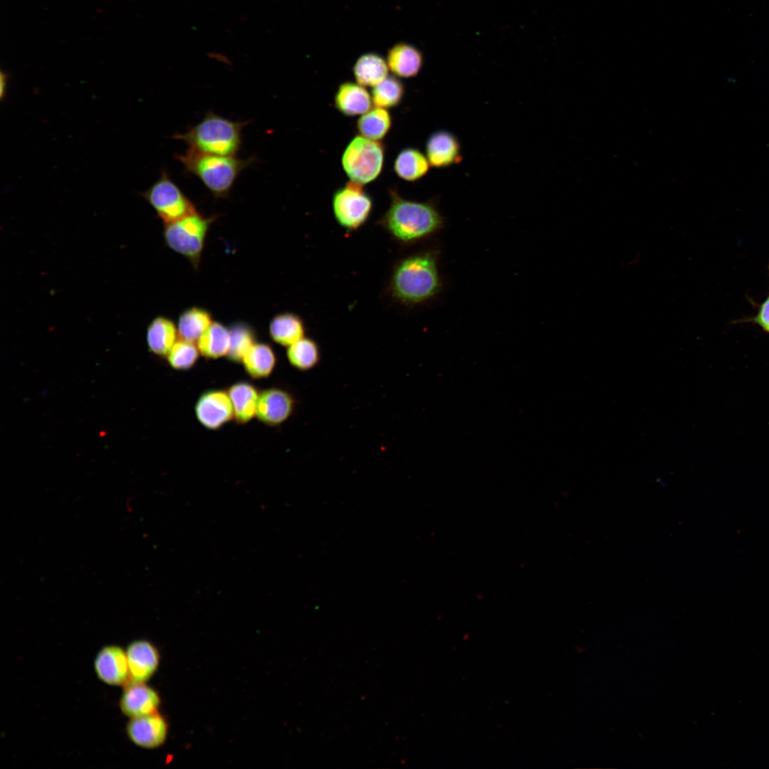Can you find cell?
I'll return each instance as SVG.
<instances>
[{"mask_svg":"<svg viewBox=\"0 0 769 769\" xmlns=\"http://www.w3.org/2000/svg\"><path fill=\"white\" fill-rule=\"evenodd\" d=\"M389 194V205L378 223L394 239L411 243L441 227L442 219L433 204L406 199L394 189Z\"/></svg>","mask_w":769,"mask_h":769,"instance_id":"cell-1","label":"cell"},{"mask_svg":"<svg viewBox=\"0 0 769 769\" xmlns=\"http://www.w3.org/2000/svg\"><path fill=\"white\" fill-rule=\"evenodd\" d=\"M249 122L234 121L209 110L197 124L172 138L183 141L187 150L194 152L236 156L241 147L243 128Z\"/></svg>","mask_w":769,"mask_h":769,"instance_id":"cell-2","label":"cell"},{"mask_svg":"<svg viewBox=\"0 0 769 769\" xmlns=\"http://www.w3.org/2000/svg\"><path fill=\"white\" fill-rule=\"evenodd\" d=\"M440 281L434 256L421 253L400 260L389 283L392 295L405 305L424 302L439 290Z\"/></svg>","mask_w":769,"mask_h":769,"instance_id":"cell-3","label":"cell"},{"mask_svg":"<svg viewBox=\"0 0 769 769\" xmlns=\"http://www.w3.org/2000/svg\"><path fill=\"white\" fill-rule=\"evenodd\" d=\"M175 159L189 174L197 177L215 199L228 198L239 174L256 161L255 157L240 159L194 152L177 153Z\"/></svg>","mask_w":769,"mask_h":769,"instance_id":"cell-4","label":"cell"},{"mask_svg":"<svg viewBox=\"0 0 769 769\" xmlns=\"http://www.w3.org/2000/svg\"><path fill=\"white\" fill-rule=\"evenodd\" d=\"M219 215L206 216L197 211L179 220L164 224L165 245L185 258L194 270L199 267L208 232Z\"/></svg>","mask_w":769,"mask_h":769,"instance_id":"cell-5","label":"cell"},{"mask_svg":"<svg viewBox=\"0 0 769 769\" xmlns=\"http://www.w3.org/2000/svg\"><path fill=\"white\" fill-rule=\"evenodd\" d=\"M384 146L381 142L360 135L349 142L342 156V165L350 180L365 184L381 173Z\"/></svg>","mask_w":769,"mask_h":769,"instance_id":"cell-6","label":"cell"},{"mask_svg":"<svg viewBox=\"0 0 769 769\" xmlns=\"http://www.w3.org/2000/svg\"><path fill=\"white\" fill-rule=\"evenodd\" d=\"M142 197L155 211L163 224L171 223L197 211L194 202L162 169L159 177L145 192Z\"/></svg>","mask_w":769,"mask_h":769,"instance_id":"cell-7","label":"cell"},{"mask_svg":"<svg viewBox=\"0 0 769 769\" xmlns=\"http://www.w3.org/2000/svg\"><path fill=\"white\" fill-rule=\"evenodd\" d=\"M372 199L363 184L349 181L333 195L332 207L338 224L347 231H355L367 221L372 209Z\"/></svg>","mask_w":769,"mask_h":769,"instance_id":"cell-8","label":"cell"},{"mask_svg":"<svg viewBox=\"0 0 769 769\" xmlns=\"http://www.w3.org/2000/svg\"><path fill=\"white\" fill-rule=\"evenodd\" d=\"M93 668L99 680L113 686H124L130 681L125 649L117 644L103 647L96 654Z\"/></svg>","mask_w":769,"mask_h":769,"instance_id":"cell-9","label":"cell"},{"mask_svg":"<svg viewBox=\"0 0 769 769\" xmlns=\"http://www.w3.org/2000/svg\"><path fill=\"white\" fill-rule=\"evenodd\" d=\"M194 412L199 422L205 428L216 430L234 419V409L227 391L210 389L197 399Z\"/></svg>","mask_w":769,"mask_h":769,"instance_id":"cell-10","label":"cell"},{"mask_svg":"<svg viewBox=\"0 0 769 769\" xmlns=\"http://www.w3.org/2000/svg\"><path fill=\"white\" fill-rule=\"evenodd\" d=\"M168 729L166 718L158 711L129 718L125 732L134 745L145 749H154L164 744Z\"/></svg>","mask_w":769,"mask_h":769,"instance_id":"cell-11","label":"cell"},{"mask_svg":"<svg viewBox=\"0 0 769 769\" xmlns=\"http://www.w3.org/2000/svg\"><path fill=\"white\" fill-rule=\"evenodd\" d=\"M122 688L119 708L125 716L132 718L159 711L160 696L145 682L130 681Z\"/></svg>","mask_w":769,"mask_h":769,"instance_id":"cell-12","label":"cell"},{"mask_svg":"<svg viewBox=\"0 0 769 769\" xmlns=\"http://www.w3.org/2000/svg\"><path fill=\"white\" fill-rule=\"evenodd\" d=\"M295 405L290 392L280 387H269L259 394L256 416L268 426H278L292 415Z\"/></svg>","mask_w":769,"mask_h":769,"instance_id":"cell-13","label":"cell"},{"mask_svg":"<svg viewBox=\"0 0 769 769\" xmlns=\"http://www.w3.org/2000/svg\"><path fill=\"white\" fill-rule=\"evenodd\" d=\"M130 681L147 682L157 671L160 654L157 647L145 639H135L125 648Z\"/></svg>","mask_w":769,"mask_h":769,"instance_id":"cell-14","label":"cell"},{"mask_svg":"<svg viewBox=\"0 0 769 769\" xmlns=\"http://www.w3.org/2000/svg\"><path fill=\"white\" fill-rule=\"evenodd\" d=\"M426 156L431 167L446 168L461 162V146L451 132L439 130L432 132L426 142Z\"/></svg>","mask_w":769,"mask_h":769,"instance_id":"cell-15","label":"cell"},{"mask_svg":"<svg viewBox=\"0 0 769 769\" xmlns=\"http://www.w3.org/2000/svg\"><path fill=\"white\" fill-rule=\"evenodd\" d=\"M372 96L361 85L352 82L341 83L335 93L334 104L345 116L363 115L372 107Z\"/></svg>","mask_w":769,"mask_h":769,"instance_id":"cell-16","label":"cell"},{"mask_svg":"<svg viewBox=\"0 0 769 769\" xmlns=\"http://www.w3.org/2000/svg\"><path fill=\"white\" fill-rule=\"evenodd\" d=\"M178 339L177 325L166 316H156L147 328L146 342L148 349L157 356L167 357Z\"/></svg>","mask_w":769,"mask_h":769,"instance_id":"cell-17","label":"cell"},{"mask_svg":"<svg viewBox=\"0 0 769 769\" xmlns=\"http://www.w3.org/2000/svg\"><path fill=\"white\" fill-rule=\"evenodd\" d=\"M233 409L234 419L238 424H246L256 415L260 392L248 382H238L227 389Z\"/></svg>","mask_w":769,"mask_h":769,"instance_id":"cell-18","label":"cell"},{"mask_svg":"<svg viewBox=\"0 0 769 769\" xmlns=\"http://www.w3.org/2000/svg\"><path fill=\"white\" fill-rule=\"evenodd\" d=\"M387 63L395 75L411 78L416 76L421 70L423 56L414 46L404 43H398L389 50Z\"/></svg>","mask_w":769,"mask_h":769,"instance_id":"cell-19","label":"cell"},{"mask_svg":"<svg viewBox=\"0 0 769 769\" xmlns=\"http://www.w3.org/2000/svg\"><path fill=\"white\" fill-rule=\"evenodd\" d=\"M303 319L293 313H281L273 316L269 323L268 334L276 343L288 347L305 337Z\"/></svg>","mask_w":769,"mask_h":769,"instance_id":"cell-20","label":"cell"},{"mask_svg":"<svg viewBox=\"0 0 769 769\" xmlns=\"http://www.w3.org/2000/svg\"><path fill=\"white\" fill-rule=\"evenodd\" d=\"M246 372L253 379L268 377L276 364V355L271 346L265 342H255L241 361Z\"/></svg>","mask_w":769,"mask_h":769,"instance_id":"cell-21","label":"cell"},{"mask_svg":"<svg viewBox=\"0 0 769 769\" xmlns=\"http://www.w3.org/2000/svg\"><path fill=\"white\" fill-rule=\"evenodd\" d=\"M200 354L207 359H218L226 356L230 347L229 327L220 322L213 321L197 342Z\"/></svg>","mask_w":769,"mask_h":769,"instance_id":"cell-22","label":"cell"},{"mask_svg":"<svg viewBox=\"0 0 769 769\" xmlns=\"http://www.w3.org/2000/svg\"><path fill=\"white\" fill-rule=\"evenodd\" d=\"M213 321L211 313L206 309L197 306L188 308L178 317L179 338L197 343Z\"/></svg>","mask_w":769,"mask_h":769,"instance_id":"cell-23","label":"cell"},{"mask_svg":"<svg viewBox=\"0 0 769 769\" xmlns=\"http://www.w3.org/2000/svg\"><path fill=\"white\" fill-rule=\"evenodd\" d=\"M431 165L419 149L407 147L399 152L394 162V170L399 177L415 182L425 176Z\"/></svg>","mask_w":769,"mask_h":769,"instance_id":"cell-24","label":"cell"},{"mask_svg":"<svg viewBox=\"0 0 769 769\" xmlns=\"http://www.w3.org/2000/svg\"><path fill=\"white\" fill-rule=\"evenodd\" d=\"M387 61L375 53L361 56L353 66V74L357 83L363 87H375L388 76Z\"/></svg>","mask_w":769,"mask_h":769,"instance_id":"cell-25","label":"cell"},{"mask_svg":"<svg viewBox=\"0 0 769 769\" xmlns=\"http://www.w3.org/2000/svg\"><path fill=\"white\" fill-rule=\"evenodd\" d=\"M392 125V117L385 108L375 107L363 114L357 121L356 128L360 135L380 141L387 134Z\"/></svg>","mask_w":769,"mask_h":769,"instance_id":"cell-26","label":"cell"},{"mask_svg":"<svg viewBox=\"0 0 769 769\" xmlns=\"http://www.w3.org/2000/svg\"><path fill=\"white\" fill-rule=\"evenodd\" d=\"M286 357L289 363L301 371L314 367L320 361V350L311 338H303L287 347Z\"/></svg>","mask_w":769,"mask_h":769,"instance_id":"cell-27","label":"cell"},{"mask_svg":"<svg viewBox=\"0 0 769 769\" xmlns=\"http://www.w3.org/2000/svg\"><path fill=\"white\" fill-rule=\"evenodd\" d=\"M230 347L227 358L234 362H241L244 355L256 342V334L251 325L237 321L229 327Z\"/></svg>","mask_w":769,"mask_h":769,"instance_id":"cell-28","label":"cell"},{"mask_svg":"<svg viewBox=\"0 0 769 769\" xmlns=\"http://www.w3.org/2000/svg\"><path fill=\"white\" fill-rule=\"evenodd\" d=\"M404 93V85L395 76L388 75L372 89V100L375 107L391 108L397 106Z\"/></svg>","mask_w":769,"mask_h":769,"instance_id":"cell-29","label":"cell"},{"mask_svg":"<svg viewBox=\"0 0 769 769\" xmlns=\"http://www.w3.org/2000/svg\"><path fill=\"white\" fill-rule=\"evenodd\" d=\"M199 355L197 343L179 338L166 357L173 369L187 370L195 365Z\"/></svg>","mask_w":769,"mask_h":769,"instance_id":"cell-30","label":"cell"},{"mask_svg":"<svg viewBox=\"0 0 769 769\" xmlns=\"http://www.w3.org/2000/svg\"><path fill=\"white\" fill-rule=\"evenodd\" d=\"M741 322L755 324L769 333V293L765 300L758 305L756 314L753 317L739 320V323Z\"/></svg>","mask_w":769,"mask_h":769,"instance_id":"cell-31","label":"cell"}]
</instances>
